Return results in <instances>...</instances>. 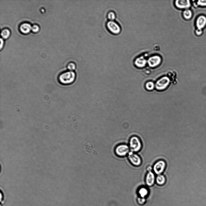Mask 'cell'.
<instances>
[{"instance_id": "1", "label": "cell", "mask_w": 206, "mask_h": 206, "mask_svg": "<svg viewBox=\"0 0 206 206\" xmlns=\"http://www.w3.org/2000/svg\"><path fill=\"white\" fill-rule=\"evenodd\" d=\"M76 78V74L74 71L68 70L62 73L59 76V81L62 84L68 85L73 83Z\"/></svg>"}, {"instance_id": "2", "label": "cell", "mask_w": 206, "mask_h": 206, "mask_svg": "<svg viewBox=\"0 0 206 206\" xmlns=\"http://www.w3.org/2000/svg\"><path fill=\"white\" fill-rule=\"evenodd\" d=\"M142 143L140 138L137 136L131 137L129 141V147L131 151L135 153L139 151L142 147Z\"/></svg>"}, {"instance_id": "3", "label": "cell", "mask_w": 206, "mask_h": 206, "mask_svg": "<svg viewBox=\"0 0 206 206\" xmlns=\"http://www.w3.org/2000/svg\"><path fill=\"white\" fill-rule=\"evenodd\" d=\"M106 27L108 31L113 35H118L121 31L120 25L115 21H108L106 24Z\"/></svg>"}, {"instance_id": "4", "label": "cell", "mask_w": 206, "mask_h": 206, "mask_svg": "<svg viewBox=\"0 0 206 206\" xmlns=\"http://www.w3.org/2000/svg\"><path fill=\"white\" fill-rule=\"evenodd\" d=\"M129 146L125 144H120L115 148L114 151L116 155L120 157H123L128 154L130 152Z\"/></svg>"}, {"instance_id": "5", "label": "cell", "mask_w": 206, "mask_h": 206, "mask_svg": "<svg viewBox=\"0 0 206 206\" xmlns=\"http://www.w3.org/2000/svg\"><path fill=\"white\" fill-rule=\"evenodd\" d=\"M166 166V163L164 160H159L154 163L153 167L154 173L157 175L162 174L164 171Z\"/></svg>"}, {"instance_id": "6", "label": "cell", "mask_w": 206, "mask_h": 206, "mask_svg": "<svg viewBox=\"0 0 206 206\" xmlns=\"http://www.w3.org/2000/svg\"><path fill=\"white\" fill-rule=\"evenodd\" d=\"M128 158L131 163L135 166H138L142 163V160L140 157L137 154L132 151H130L128 154Z\"/></svg>"}, {"instance_id": "7", "label": "cell", "mask_w": 206, "mask_h": 206, "mask_svg": "<svg viewBox=\"0 0 206 206\" xmlns=\"http://www.w3.org/2000/svg\"><path fill=\"white\" fill-rule=\"evenodd\" d=\"M170 79L167 77H163L157 82L155 86L158 90H163L165 89L170 83Z\"/></svg>"}, {"instance_id": "8", "label": "cell", "mask_w": 206, "mask_h": 206, "mask_svg": "<svg viewBox=\"0 0 206 206\" xmlns=\"http://www.w3.org/2000/svg\"><path fill=\"white\" fill-rule=\"evenodd\" d=\"M156 180L155 175L152 171L148 172L145 177V182L148 186H153L155 183Z\"/></svg>"}, {"instance_id": "9", "label": "cell", "mask_w": 206, "mask_h": 206, "mask_svg": "<svg viewBox=\"0 0 206 206\" xmlns=\"http://www.w3.org/2000/svg\"><path fill=\"white\" fill-rule=\"evenodd\" d=\"M161 61L160 57L159 55H155L150 57L147 60V62L150 67H154L158 65Z\"/></svg>"}, {"instance_id": "10", "label": "cell", "mask_w": 206, "mask_h": 206, "mask_svg": "<svg viewBox=\"0 0 206 206\" xmlns=\"http://www.w3.org/2000/svg\"><path fill=\"white\" fill-rule=\"evenodd\" d=\"M176 6L179 8H187L191 6L190 1L189 0H178L175 2Z\"/></svg>"}, {"instance_id": "11", "label": "cell", "mask_w": 206, "mask_h": 206, "mask_svg": "<svg viewBox=\"0 0 206 206\" xmlns=\"http://www.w3.org/2000/svg\"><path fill=\"white\" fill-rule=\"evenodd\" d=\"M206 25V17L201 15L199 16L196 21V26L198 29L202 30Z\"/></svg>"}, {"instance_id": "12", "label": "cell", "mask_w": 206, "mask_h": 206, "mask_svg": "<svg viewBox=\"0 0 206 206\" xmlns=\"http://www.w3.org/2000/svg\"><path fill=\"white\" fill-rule=\"evenodd\" d=\"M147 60L143 56L137 58L135 61V64L138 67L142 68L144 67L146 63Z\"/></svg>"}, {"instance_id": "13", "label": "cell", "mask_w": 206, "mask_h": 206, "mask_svg": "<svg viewBox=\"0 0 206 206\" xmlns=\"http://www.w3.org/2000/svg\"><path fill=\"white\" fill-rule=\"evenodd\" d=\"M32 26L30 24L25 23L21 24L20 27L21 31L25 34L28 33L31 30Z\"/></svg>"}, {"instance_id": "14", "label": "cell", "mask_w": 206, "mask_h": 206, "mask_svg": "<svg viewBox=\"0 0 206 206\" xmlns=\"http://www.w3.org/2000/svg\"><path fill=\"white\" fill-rule=\"evenodd\" d=\"M138 193L140 197L145 198L149 194V191L147 188L143 186L138 189Z\"/></svg>"}, {"instance_id": "15", "label": "cell", "mask_w": 206, "mask_h": 206, "mask_svg": "<svg viewBox=\"0 0 206 206\" xmlns=\"http://www.w3.org/2000/svg\"><path fill=\"white\" fill-rule=\"evenodd\" d=\"M166 180L165 176L161 174L157 175L156 177L155 181L158 185H162L165 184L166 182Z\"/></svg>"}, {"instance_id": "16", "label": "cell", "mask_w": 206, "mask_h": 206, "mask_svg": "<svg viewBox=\"0 0 206 206\" xmlns=\"http://www.w3.org/2000/svg\"><path fill=\"white\" fill-rule=\"evenodd\" d=\"M183 15L185 19L189 20L192 17V13L190 10L188 9H186L183 11Z\"/></svg>"}, {"instance_id": "17", "label": "cell", "mask_w": 206, "mask_h": 206, "mask_svg": "<svg viewBox=\"0 0 206 206\" xmlns=\"http://www.w3.org/2000/svg\"><path fill=\"white\" fill-rule=\"evenodd\" d=\"M1 35L3 38L7 39L9 36L10 32L9 29H5L2 31Z\"/></svg>"}, {"instance_id": "18", "label": "cell", "mask_w": 206, "mask_h": 206, "mask_svg": "<svg viewBox=\"0 0 206 206\" xmlns=\"http://www.w3.org/2000/svg\"><path fill=\"white\" fill-rule=\"evenodd\" d=\"M107 17L109 21H114L116 17V14L114 11H110L108 13Z\"/></svg>"}, {"instance_id": "19", "label": "cell", "mask_w": 206, "mask_h": 206, "mask_svg": "<svg viewBox=\"0 0 206 206\" xmlns=\"http://www.w3.org/2000/svg\"><path fill=\"white\" fill-rule=\"evenodd\" d=\"M67 68L69 71H74L76 68V65L74 62H70L68 64Z\"/></svg>"}, {"instance_id": "20", "label": "cell", "mask_w": 206, "mask_h": 206, "mask_svg": "<svg viewBox=\"0 0 206 206\" xmlns=\"http://www.w3.org/2000/svg\"><path fill=\"white\" fill-rule=\"evenodd\" d=\"M154 83L151 81L148 82L146 84V87L149 90H153L154 87Z\"/></svg>"}, {"instance_id": "21", "label": "cell", "mask_w": 206, "mask_h": 206, "mask_svg": "<svg viewBox=\"0 0 206 206\" xmlns=\"http://www.w3.org/2000/svg\"><path fill=\"white\" fill-rule=\"evenodd\" d=\"M138 203L141 205H142L145 204L146 202L145 198L139 197L137 199Z\"/></svg>"}, {"instance_id": "22", "label": "cell", "mask_w": 206, "mask_h": 206, "mask_svg": "<svg viewBox=\"0 0 206 206\" xmlns=\"http://www.w3.org/2000/svg\"><path fill=\"white\" fill-rule=\"evenodd\" d=\"M197 4L202 6H206V0H200L198 1Z\"/></svg>"}, {"instance_id": "23", "label": "cell", "mask_w": 206, "mask_h": 206, "mask_svg": "<svg viewBox=\"0 0 206 206\" xmlns=\"http://www.w3.org/2000/svg\"><path fill=\"white\" fill-rule=\"evenodd\" d=\"M39 30V27L37 25H34L32 26L31 30L34 32H37Z\"/></svg>"}, {"instance_id": "24", "label": "cell", "mask_w": 206, "mask_h": 206, "mask_svg": "<svg viewBox=\"0 0 206 206\" xmlns=\"http://www.w3.org/2000/svg\"><path fill=\"white\" fill-rule=\"evenodd\" d=\"M146 170L148 172L151 171L153 170V167L151 166H149L147 167Z\"/></svg>"}, {"instance_id": "25", "label": "cell", "mask_w": 206, "mask_h": 206, "mask_svg": "<svg viewBox=\"0 0 206 206\" xmlns=\"http://www.w3.org/2000/svg\"><path fill=\"white\" fill-rule=\"evenodd\" d=\"M202 31L201 30H199L198 29H197L196 31V34L198 35H201L202 33Z\"/></svg>"}, {"instance_id": "26", "label": "cell", "mask_w": 206, "mask_h": 206, "mask_svg": "<svg viewBox=\"0 0 206 206\" xmlns=\"http://www.w3.org/2000/svg\"><path fill=\"white\" fill-rule=\"evenodd\" d=\"M0 49H1L3 47L4 44V41L1 38H0Z\"/></svg>"}, {"instance_id": "27", "label": "cell", "mask_w": 206, "mask_h": 206, "mask_svg": "<svg viewBox=\"0 0 206 206\" xmlns=\"http://www.w3.org/2000/svg\"><path fill=\"white\" fill-rule=\"evenodd\" d=\"M0 195H1V196H0V201H2V194L1 192L0 193Z\"/></svg>"}]
</instances>
